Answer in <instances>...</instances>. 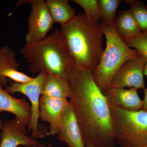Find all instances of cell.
<instances>
[{"instance_id":"cell-1","label":"cell","mask_w":147,"mask_h":147,"mask_svg":"<svg viewBox=\"0 0 147 147\" xmlns=\"http://www.w3.org/2000/svg\"><path fill=\"white\" fill-rule=\"evenodd\" d=\"M66 79L86 147H115L110 105L93 71L72 67Z\"/></svg>"},{"instance_id":"cell-2","label":"cell","mask_w":147,"mask_h":147,"mask_svg":"<svg viewBox=\"0 0 147 147\" xmlns=\"http://www.w3.org/2000/svg\"><path fill=\"white\" fill-rule=\"evenodd\" d=\"M59 32L72 67L93 71L104 50L102 24L80 12Z\"/></svg>"},{"instance_id":"cell-3","label":"cell","mask_w":147,"mask_h":147,"mask_svg":"<svg viewBox=\"0 0 147 147\" xmlns=\"http://www.w3.org/2000/svg\"><path fill=\"white\" fill-rule=\"evenodd\" d=\"M20 53L33 75L45 72L66 78L72 67L58 29L41 41L25 45Z\"/></svg>"},{"instance_id":"cell-4","label":"cell","mask_w":147,"mask_h":147,"mask_svg":"<svg viewBox=\"0 0 147 147\" xmlns=\"http://www.w3.org/2000/svg\"><path fill=\"white\" fill-rule=\"evenodd\" d=\"M102 24L106 46L99 63L93 71V76L96 84L102 92L110 88L113 77L125 62L140 55L137 50L128 47L119 36L115 24Z\"/></svg>"},{"instance_id":"cell-5","label":"cell","mask_w":147,"mask_h":147,"mask_svg":"<svg viewBox=\"0 0 147 147\" xmlns=\"http://www.w3.org/2000/svg\"><path fill=\"white\" fill-rule=\"evenodd\" d=\"M114 136L120 147L147 145V111H129L110 105Z\"/></svg>"},{"instance_id":"cell-6","label":"cell","mask_w":147,"mask_h":147,"mask_svg":"<svg viewBox=\"0 0 147 147\" xmlns=\"http://www.w3.org/2000/svg\"><path fill=\"white\" fill-rule=\"evenodd\" d=\"M47 74L45 72L40 73L34 77L33 81L26 84L9 82L10 84L5 88L9 94L20 93L29 98L31 106V118L28 127V131L31 132V136L36 139L47 136V133L42 131L38 123L40 98L42 84Z\"/></svg>"},{"instance_id":"cell-7","label":"cell","mask_w":147,"mask_h":147,"mask_svg":"<svg viewBox=\"0 0 147 147\" xmlns=\"http://www.w3.org/2000/svg\"><path fill=\"white\" fill-rule=\"evenodd\" d=\"M30 3L31 11L28 20V32L25 36V45L39 42L45 39L54 24L44 0L20 1L18 5Z\"/></svg>"},{"instance_id":"cell-8","label":"cell","mask_w":147,"mask_h":147,"mask_svg":"<svg viewBox=\"0 0 147 147\" xmlns=\"http://www.w3.org/2000/svg\"><path fill=\"white\" fill-rule=\"evenodd\" d=\"M147 61L142 56L129 59L119 69L113 77L110 88L127 87L144 89V70Z\"/></svg>"},{"instance_id":"cell-9","label":"cell","mask_w":147,"mask_h":147,"mask_svg":"<svg viewBox=\"0 0 147 147\" xmlns=\"http://www.w3.org/2000/svg\"><path fill=\"white\" fill-rule=\"evenodd\" d=\"M68 99H59L41 96L40 98L39 119L50 123L47 136H55L60 130L65 110Z\"/></svg>"},{"instance_id":"cell-10","label":"cell","mask_w":147,"mask_h":147,"mask_svg":"<svg viewBox=\"0 0 147 147\" xmlns=\"http://www.w3.org/2000/svg\"><path fill=\"white\" fill-rule=\"evenodd\" d=\"M28 127L16 117L4 121L1 135L0 147H31L39 144L28 135Z\"/></svg>"},{"instance_id":"cell-11","label":"cell","mask_w":147,"mask_h":147,"mask_svg":"<svg viewBox=\"0 0 147 147\" xmlns=\"http://www.w3.org/2000/svg\"><path fill=\"white\" fill-rule=\"evenodd\" d=\"M57 138L68 147H86L76 111L70 100L64 112Z\"/></svg>"},{"instance_id":"cell-12","label":"cell","mask_w":147,"mask_h":147,"mask_svg":"<svg viewBox=\"0 0 147 147\" xmlns=\"http://www.w3.org/2000/svg\"><path fill=\"white\" fill-rule=\"evenodd\" d=\"M102 92L110 105L129 111L143 109V100L139 97L138 90L134 88H109Z\"/></svg>"},{"instance_id":"cell-13","label":"cell","mask_w":147,"mask_h":147,"mask_svg":"<svg viewBox=\"0 0 147 147\" xmlns=\"http://www.w3.org/2000/svg\"><path fill=\"white\" fill-rule=\"evenodd\" d=\"M8 112L27 127L31 118V106L24 98L13 97L0 85V113Z\"/></svg>"},{"instance_id":"cell-14","label":"cell","mask_w":147,"mask_h":147,"mask_svg":"<svg viewBox=\"0 0 147 147\" xmlns=\"http://www.w3.org/2000/svg\"><path fill=\"white\" fill-rule=\"evenodd\" d=\"M41 95L59 99H67L70 89L66 78L47 74L42 84Z\"/></svg>"},{"instance_id":"cell-15","label":"cell","mask_w":147,"mask_h":147,"mask_svg":"<svg viewBox=\"0 0 147 147\" xmlns=\"http://www.w3.org/2000/svg\"><path fill=\"white\" fill-rule=\"evenodd\" d=\"M115 26L117 34L122 39L135 37L142 33L130 10L119 12Z\"/></svg>"},{"instance_id":"cell-16","label":"cell","mask_w":147,"mask_h":147,"mask_svg":"<svg viewBox=\"0 0 147 147\" xmlns=\"http://www.w3.org/2000/svg\"><path fill=\"white\" fill-rule=\"evenodd\" d=\"M46 4L54 23L65 25L73 19L76 10L70 5L68 0H47Z\"/></svg>"},{"instance_id":"cell-17","label":"cell","mask_w":147,"mask_h":147,"mask_svg":"<svg viewBox=\"0 0 147 147\" xmlns=\"http://www.w3.org/2000/svg\"><path fill=\"white\" fill-rule=\"evenodd\" d=\"M20 66L14 51L8 45L2 46L0 48V85L5 87L9 82L7 78L1 74L4 70L7 68L18 70Z\"/></svg>"},{"instance_id":"cell-18","label":"cell","mask_w":147,"mask_h":147,"mask_svg":"<svg viewBox=\"0 0 147 147\" xmlns=\"http://www.w3.org/2000/svg\"><path fill=\"white\" fill-rule=\"evenodd\" d=\"M102 24L106 26L115 24L117 9L122 2L121 0H97Z\"/></svg>"},{"instance_id":"cell-19","label":"cell","mask_w":147,"mask_h":147,"mask_svg":"<svg viewBox=\"0 0 147 147\" xmlns=\"http://www.w3.org/2000/svg\"><path fill=\"white\" fill-rule=\"evenodd\" d=\"M142 32H147V5L139 0H125Z\"/></svg>"},{"instance_id":"cell-20","label":"cell","mask_w":147,"mask_h":147,"mask_svg":"<svg viewBox=\"0 0 147 147\" xmlns=\"http://www.w3.org/2000/svg\"><path fill=\"white\" fill-rule=\"evenodd\" d=\"M73 1L84 9L87 18L96 22L101 21L97 0H74Z\"/></svg>"},{"instance_id":"cell-21","label":"cell","mask_w":147,"mask_h":147,"mask_svg":"<svg viewBox=\"0 0 147 147\" xmlns=\"http://www.w3.org/2000/svg\"><path fill=\"white\" fill-rule=\"evenodd\" d=\"M122 40L128 47L137 50L147 61V32H142L135 37Z\"/></svg>"},{"instance_id":"cell-22","label":"cell","mask_w":147,"mask_h":147,"mask_svg":"<svg viewBox=\"0 0 147 147\" xmlns=\"http://www.w3.org/2000/svg\"><path fill=\"white\" fill-rule=\"evenodd\" d=\"M2 75L7 78H9L13 82L19 84H26L33 81L34 78L30 77L17 69L7 68L2 72Z\"/></svg>"},{"instance_id":"cell-23","label":"cell","mask_w":147,"mask_h":147,"mask_svg":"<svg viewBox=\"0 0 147 147\" xmlns=\"http://www.w3.org/2000/svg\"><path fill=\"white\" fill-rule=\"evenodd\" d=\"M144 92V99L143 100V109L147 111V88H145L143 90Z\"/></svg>"},{"instance_id":"cell-24","label":"cell","mask_w":147,"mask_h":147,"mask_svg":"<svg viewBox=\"0 0 147 147\" xmlns=\"http://www.w3.org/2000/svg\"><path fill=\"white\" fill-rule=\"evenodd\" d=\"M18 147H29L27 146H20ZM31 147H53V146L52 145L48 144L47 145L44 144H38L35 146H33Z\"/></svg>"},{"instance_id":"cell-25","label":"cell","mask_w":147,"mask_h":147,"mask_svg":"<svg viewBox=\"0 0 147 147\" xmlns=\"http://www.w3.org/2000/svg\"><path fill=\"white\" fill-rule=\"evenodd\" d=\"M4 121H3L1 118H0V143H1V133L2 130L3 125Z\"/></svg>"},{"instance_id":"cell-26","label":"cell","mask_w":147,"mask_h":147,"mask_svg":"<svg viewBox=\"0 0 147 147\" xmlns=\"http://www.w3.org/2000/svg\"><path fill=\"white\" fill-rule=\"evenodd\" d=\"M144 74L145 76H146L147 78V63L145 65Z\"/></svg>"},{"instance_id":"cell-27","label":"cell","mask_w":147,"mask_h":147,"mask_svg":"<svg viewBox=\"0 0 147 147\" xmlns=\"http://www.w3.org/2000/svg\"><path fill=\"white\" fill-rule=\"evenodd\" d=\"M147 147V146H142V147Z\"/></svg>"},{"instance_id":"cell-28","label":"cell","mask_w":147,"mask_h":147,"mask_svg":"<svg viewBox=\"0 0 147 147\" xmlns=\"http://www.w3.org/2000/svg\"><path fill=\"white\" fill-rule=\"evenodd\" d=\"M92 147V146H89V147Z\"/></svg>"}]
</instances>
